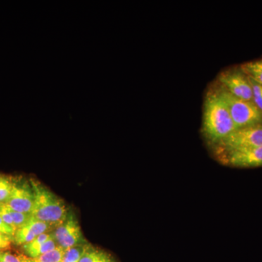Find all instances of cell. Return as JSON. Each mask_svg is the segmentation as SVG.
<instances>
[{
  "label": "cell",
  "instance_id": "obj_1",
  "mask_svg": "<svg viewBox=\"0 0 262 262\" xmlns=\"http://www.w3.org/2000/svg\"><path fill=\"white\" fill-rule=\"evenodd\" d=\"M237 129L223 98L216 89L207 94L203 106V136L212 146Z\"/></svg>",
  "mask_w": 262,
  "mask_h": 262
},
{
  "label": "cell",
  "instance_id": "obj_2",
  "mask_svg": "<svg viewBox=\"0 0 262 262\" xmlns=\"http://www.w3.org/2000/svg\"><path fill=\"white\" fill-rule=\"evenodd\" d=\"M30 182L34 193V208L31 215L51 227H56L69 213L64 202L37 181L31 179Z\"/></svg>",
  "mask_w": 262,
  "mask_h": 262
},
{
  "label": "cell",
  "instance_id": "obj_3",
  "mask_svg": "<svg viewBox=\"0 0 262 262\" xmlns=\"http://www.w3.org/2000/svg\"><path fill=\"white\" fill-rule=\"evenodd\" d=\"M216 90L227 105L237 129L262 124V113L254 103L235 97L221 85Z\"/></svg>",
  "mask_w": 262,
  "mask_h": 262
},
{
  "label": "cell",
  "instance_id": "obj_4",
  "mask_svg": "<svg viewBox=\"0 0 262 262\" xmlns=\"http://www.w3.org/2000/svg\"><path fill=\"white\" fill-rule=\"evenodd\" d=\"M260 146H262V124L236 129L213 147L220 158L230 151Z\"/></svg>",
  "mask_w": 262,
  "mask_h": 262
},
{
  "label": "cell",
  "instance_id": "obj_5",
  "mask_svg": "<svg viewBox=\"0 0 262 262\" xmlns=\"http://www.w3.org/2000/svg\"><path fill=\"white\" fill-rule=\"evenodd\" d=\"M220 85L229 94L244 101L253 102L252 88L249 78L239 68L229 69L221 72L218 77Z\"/></svg>",
  "mask_w": 262,
  "mask_h": 262
},
{
  "label": "cell",
  "instance_id": "obj_6",
  "mask_svg": "<svg viewBox=\"0 0 262 262\" xmlns=\"http://www.w3.org/2000/svg\"><path fill=\"white\" fill-rule=\"evenodd\" d=\"M51 235L58 247L64 251L78 245L86 244L78 222L70 212L65 220L54 227Z\"/></svg>",
  "mask_w": 262,
  "mask_h": 262
},
{
  "label": "cell",
  "instance_id": "obj_7",
  "mask_svg": "<svg viewBox=\"0 0 262 262\" xmlns=\"http://www.w3.org/2000/svg\"><path fill=\"white\" fill-rule=\"evenodd\" d=\"M34 203V193L31 182L13 179L11 194L5 205L13 211L31 214Z\"/></svg>",
  "mask_w": 262,
  "mask_h": 262
},
{
  "label": "cell",
  "instance_id": "obj_8",
  "mask_svg": "<svg viewBox=\"0 0 262 262\" xmlns=\"http://www.w3.org/2000/svg\"><path fill=\"white\" fill-rule=\"evenodd\" d=\"M218 159L225 165L236 168L262 167V146L230 151Z\"/></svg>",
  "mask_w": 262,
  "mask_h": 262
},
{
  "label": "cell",
  "instance_id": "obj_9",
  "mask_svg": "<svg viewBox=\"0 0 262 262\" xmlns=\"http://www.w3.org/2000/svg\"><path fill=\"white\" fill-rule=\"evenodd\" d=\"M51 228L48 224L32 216L25 225L15 231L13 237V243L18 246H24L35 239L37 236L46 233Z\"/></svg>",
  "mask_w": 262,
  "mask_h": 262
},
{
  "label": "cell",
  "instance_id": "obj_10",
  "mask_svg": "<svg viewBox=\"0 0 262 262\" xmlns=\"http://www.w3.org/2000/svg\"><path fill=\"white\" fill-rule=\"evenodd\" d=\"M80 262H115L108 253L88 244Z\"/></svg>",
  "mask_w": 262,
  "mask_h": 262
},
{
  "label": "cell",
  "instance_id": "obj_11",
  "mask_svg": "<svg viewBox=\"0 0 262 262\" xmlns=\"http://www.w3.org/2000/svg\"><path fill=\"white\" fill-rule=\"evenodd\" d=\"M239 67L249 78L262 84V60L248 62Z\"/></svg>",
  "mask_w": 262,
  "mask_h": 262
},
{
  "label": "cell",
  "instance_id": "obj_12",
  "mask_svg": "<svg viewBox=\"0 0 262 262\" xmlns=\"http://www.w3.org/2000/svg\"><path fill=\"white\" fill-rule=\"evenodd\" d=\"M64 253L65 251L62 248L57 247L51 252L43 254L37 258H29L24 255H21V258L23 262H63Z\"/></svg>",
  "mask_w": 262,
  "mask_h": 262
},
{
  "label": "cell",
  "instance_id": "obj_13",
  "mask_svg": "<svg viewBox=\"0 0 262 262\" xmlns=\"http://www.w3.org/2000/svg\"><path fill=\"white\" fill-rule=\"evenodd\" d=\"M51 234L46 232V233L37 236L35 239H33L29 244L24 245L23 246L24 250L25 253H27V256H28V257L32 258H37L39 248L48 239L51 238Z\"/></svg>",
  "mask_w": 262,
  "mask_h": 262
},
{
  "label": "cell",
  "instance_id": "obj_14",
  "mask_svg": "<svg viewBox=\"0 0 262 262\" xmlns=\"http://www.w3.org/2000/svg\"><path fill=\"white\" fill-rule=\"evenodd\" d=\"M13 179L0 175V204H5L13 189Z\"/></svg>",
  "mask_w": 262,
  "mask_h": 262
},
{
  "label": "cell",
  "instance_id": "obj_15",
  "mask_svg": "<svg viewBox=\"0 0 262 262\" xmlns=\"http://www.w3.org/2000/svg\"><path fill=\"white\" fill-rule=\"evenodd\" d=\"M87 243L78 245L65 251L63 262H80L84 250L87 247Z\"/></svg>",
  "mask_w": 262,
  "mask_h": 262
},
{
  "label": "cell",
  "instance_id": "obj_16",
  "mask_svg": "<svg viewBox=\"0 0 262 262\" xmlns=\"http://www.w3.org/2000/svg\"><path fill=\"white\" fill-rule=\"evenodd\" d=\"M8 210L10 216H11L12 220H13V224H14L16 230L25 225L26 224L29 222V220H30L31 217H32V215L31 214L13 211V210L10 209L8 207Z\"/></svg>",
  "mask_w": 262,
  "mask_h": 262
},
{
  "label": "cell",
  "instance_id": "obj_17",
  "mask_svg": "<svg viewBox=\"0 0 262 262\" xmlns=\"http://www.w3.org/2000/svg\"><path fill=\"white\" fill-rule=\"evenodd\" d=\"M249 80L252 88L253 103L262 113V84L257 83L251 78H249Z\"/></svg>",
  "mask_w": 262,
  "mask_h": 262
},
{
  "label": "cell",
  "instance_id": "obj_18",
  "mask_svg": "<svg viewBox=\"0 0 262 262\" xmlns=\"http://www.w3.org/2000/svg\"><path fill=\"white\" fill-rule=\"evenodd\" d=\"M13 243V237L0 232V251H5Z\"/></svg>",
  "mask_w": 262,
  "mask_h": 262
},
{
  "label": "cell",
  "instance_id": "obj_19",
  "mask_svg": "<svg viewBox=\"0 0 262 262\" xmlns=\"http://www.w3.org/2000/svg\"><path fill=\"white\" fill-rule=\"evenodd\" d=\"M0 232L6 234V235L10 236V237H13L15 230L13 227L7 225L4 221L3 220V219L0 217Z\"/></svg>",
  "mask_w": 262,
  "mask_h": 262
}]
</instances>
